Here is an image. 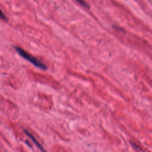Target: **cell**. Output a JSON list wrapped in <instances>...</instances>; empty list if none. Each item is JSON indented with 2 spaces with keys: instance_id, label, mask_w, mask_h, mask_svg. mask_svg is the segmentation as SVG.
Instances as JSON below:
<instances>
[{
  "instance_id": "1",
  "label": "cell",
  "mask_w": 152,
  "mask_h": 152,
  "mask_svg": "<svg viewBox=\"0 0 152 152\" xmlns=\"http://www.w3.org/2000/svg\"><path fill=\"white\" fill-rule=\"evenodd\" d=\"M15 49L18 53V54L20 55L23 58H24L26 60L30 61L31 64H33L39 68L42 69H43V70L48 69V67L45 64H44L43 62H42L40 61H39L38 59H37L34 56L28 53L26 51H25L23 49H21L19 47L15 46Z\"/></svg>"
},
{
  "instance_id": "2",
  "label": "cell",
  "mask_w": 152,
  "mask_h": 152,
  "mask_svg": "<svg viewBox=\"0 0 152 152\" xmlns=\"http://www.w3.org/2000/svg\"><path fill=\"white\" fill-rule=\"evenodd\" d=\"M24 132L25 134H26V135H27V136L33 141V142L35 144V145H36L40 150H43V151L45 150L44 148H43V147H42V145L37 141V140L35 138V137H34L31 133H30V132H29L27 130H26V129H24Z\"/></svg>"
},
{
  "instance_id": "3",
  "label": "cell",
  "mask_w": 152,
  "mask_h": 152,
  "mask_svg": "<svg viewBox=\"0 0 152 152\" xmlns=\"http://www.w3.org/2000/svg\"><path fill=\"white\" fill-rule=\"evenodd\" d=\"M0 18H1L2 20H7V18L6 15L4 14V12L1 11V9H0Z\"/></svg>"
},
{
  "instance_id": "4",
  "label": "cell",
  "mask_w": 152,
  "mask_h": 152,
  "mask_svg": "<svg viewBox=\"0 0 152 152\" xmlns=\"http://www.w3.org/2000/svg\"><path fill=\"white\" fill-rule=\"evenodd\" d=\"M75 1H77L79 4H80L81 5H83L84 7H87L88 6L87 4L83 0H75Z\"/></svg>"
}]
</instances>
